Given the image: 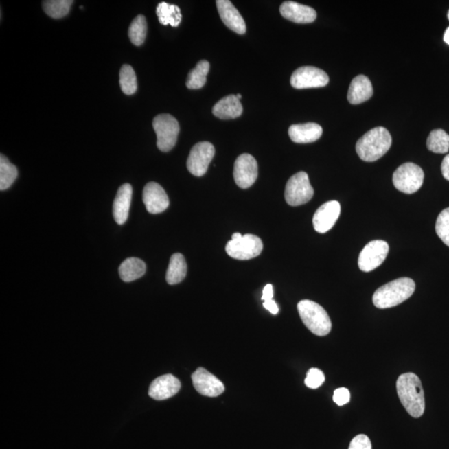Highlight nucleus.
Masks as SVG:
<instances>
[{
  "mask_svg": "<svg viewBox=\"0 0 449 449\" xmlns=\"http://www.w3.org/2000/svg\"><path fill=\"white\" fill-rule=\"evenodd\" d=\"M397 393L402 405L408 415L420 417L425 411L424 391L419 377L413 373H405L398 378Z\"/></svg>",
  "mask_w": 449,
  "mask_h": 449,
  "instance_id": "obj_1",
  "label": "nucleus"
},
{
  "mask_svg": "<svg viewBox=\"0 0 449 449\" xmlns=\"http://www.w3.org/2000/svg\"><path fill=\"white\" fill-rule=\"evenodd\" d=\"M415 290V283L412 279H397L380 287L373 295V303L379 309L392 308L407 301Z\"/></svg>",
  "mask_w": 449,
  "mask_h": 449,
  "instance_id": "obj_2",
  "label": "nucleus"
},
{
  "mask_svg": "<svg viewBox=\"0 0 449 449\" xmlns=\"http://www.w3.org/2000/svg\"><path fill=\"white\" fill-rule=\"evenodd\" d=\"M392 145V137L383 127L374 128L365 133L356 143V152L360 159L372 163L387 153Z\"/></svg>",
  "mask_w": 449,
  "mask_h": 449,
  "instance_id": "obj_3",
  "label": "nucleus"
},
{
  "mask_svg": "<svg viewBox=\"0 0 449 449\" xmlns=\"http://www.w3.org/2000/svg\"><path fill=\"white\" fill-rule=\"evenodd\" d=\"M299 316L310 332L318 336H325L332 329L328 313L317 303L304 299L297 305Z\"/></svg>",
  "mask_w": 449,
  "mask_h": 449,
  "instance_id": "obj_4",
  "label": "nucleus"
},
{
  "mask_svg": "<svg viewBox=\"0 0 449 449\" xmlns=\"http://www.w3.org/2000/svg\"><path fill=\"white\" fill-rule=\"evenodd\" d=\"M152 127L157 134V146L160 151L168 152L175 147L180 132L179 122L170 114H160L155 117Z\"/></svg>",
  "mask_w": 449,
  "mask_h": 449,
  "instance_id": "obj_5",
  "label": "nucleus"
},
{
  "mask_svg": "<svg viewBox=\"0 0 449 449\" xmlns=\"http://www.w3.org/2000/svg\"><path fill=\"white\" fill-rule=\"evenodd\" d=\"M423 169L412 163L402 164L393 175V183L397 190L413 194L419 190L424 183Z\"/></svg>",
  "mask_w": 449,
  "mask_h": 449,
  "instance_id": "obj_6",
  "label": "nucleus"
},
{
  "mask_svg": "<svg viewBox=\"0 0 449 449\" xmlns=\"http://www.w3.org/2000/svg\"><path fill=\"white\" fill-rule=\"evenodd\" d=\"M313 196L314 189L306 172H299L287 182L285 198L290 206L297 207L309 203Z\"/></svg>",
  "mask_w": 449,
  "mask_h": 449,
  "instance_id": "obj_7",
  "label": "nucleus"
},
{
  "mask_svg": "<svg viewBox=\"0 0 449 449\" xmlns=\"http://www.w3.org/2000/svg\"><path fill=\"white\" fill-rule=\"evenodd\" d=\"M262 250V239L252 234L242 235L236 241L231 240L226 246L228 255L236 260H241V261H246V260L258 257L259 255H261Z\"/></svg>",
  "mask_w": 449,
  "mask_h": 449,
  "instance_id": "obj_8",
  "label": "nucleus"
},
{
  "mask_svg": "<svg viewBox=\"0 0 449 449\" xmlns=\"http://www.w3.org/2000/svg\"><path fill=\"white\" fill-rule=\"evenodd\" d=\"M389 251L388 243L381 240L370 242L358 255V265L360 270L369 273L385 261Z\"/></svg>",
  "mask_w": 449,
  "mask_h": 449,
  "instance_id": "obj_9",
  "label": "nucleus"
},
{
  "mask_svg": "<svg viewBox=\"0 0 449 449\" xmlns=\"http://www.w3.org/2000/svg\"><path fill=\"white\" fill-rule=\"evenodd\" d=\"M330 78L324 70L312 66H304L295 71L290 84L297 89L322 88L329 84Z\"/></svg>",
  "mask_w": 449,
  "mask_h": 449,
  "instance_id": "obj_10",
  "label": "nucleus"
},
{
  "mask_svg": "<svg viewBox=\"0 0 449 449\" xmlns=\"http://www.w3.org/2000/svg\"><path fill=\"white\" fill-rule=\"evenodd\" d=\"M215 155L214 146L208 141L196 143L191 150L187 167L188 171L196 176L206 174L209 165Z\"/></svg>",
  "mask_w": 449,
  "mask_h": 449,
  "instance_id": "obj_11",
  "label": "nucleus"
},
{
  "mask_svg": "<svg viewBox=\"0 0 449 449\" xmlns=\"http://www.w3.org/2000/svg\"><path fill=\"white\" fill-rule=\"evenodd\" d=\"M234 179L236 185L242 189L249 188L258 176L257 161L250 154H242L235 160Z\"/></svg>",
  "mask_w": 449,
  "mask_h": 449,
  "instance_id": "obj_12",
  "label": "nucleus"
},
{
  "mask_svg": "<svg viewBox=\"0 0 449 449\" xmlns=\"http://www.w3.org/2000/svg\"><path fill=\"white\" fill-rule=\"evenodd\" d=\"M192 380L196 391L207 397H218L224 391L222 381L206 369L198 368L192 373Z\"/></svg>",
  "mask_w": 449,
  "mask_h": 449,
  "instance_id": "obj_13",
  "label": "nucleus"
},
{
  "mask_svg": "<svg viewBox=\"0 0 449 449\" xmlns=\"http://www.w3.org/2000/svg\"><path fill=\"white\" fill-rule=\"evenodd\" d=\"M143 200L146 209L151 214H159L169 207L168 196L163 187L157 183L146 185L143 192Z\"/></svg>",
  "mask_w": 449,
  "mask_h": 449,
  "instance_id": "obj_14",
  "label": "nucleus"
},
{
  "mask_svg": "<svg viewBox=\"0 0 449 449\" xmlns=\"http://www.w3.org/2000/svg\"><path fill=\"white\" fill-rule=\"evenodd\" d=\"M341 204L336 200L323 204L313 218L314 230L319 233H325L334 226L341 215Z\"/></svg>",
  "mask_w": 449,
  "mask_h": 449,
  "instance_id": "obj_15",
  "label": "nucleus"
},
{
  "mask_svg": "<svg viewBox=\"0 0 449 449\" xmlns=\"http://www.w3.org/2000/svg\"><path fill=\"white\" fill-rule=\"evenodd\" d=\"M180 389L181 383L177 378L172 374H165L152 382L148 395L153 400H165L176 395Z\"/></svg>",
  "mask_w": 449,
  "mask_h": 449,
  "instance_id": "obj_16",
  "label": "nucleus"
},
{
  "mask_svg": "<svg viewBox=\"0 0 449 449\" xmlns=\"http://www.w3.org/2000/svg\"><path fill=\"white\" fill-rule=\"evenodd\" d=\"M218 13L224 25L238 34H245L246 26L240 12L229 0L216 1Z\"/></svg>",
  "mask_w": 449,
  "mask_h": 449,
  "instance_id": "obj_17",
  "label": "nucleus"
},
{
  "mask_svg": "<svg viewBox=\"0 0 449 449\" xmlns=\"http://www.w3.org/2000/svg\"><path fill=\"white\" fill-rule=\"evenodd\" d=\"M282 17L297 23H310L316 21V11L312 8L293 1L284 2L279 8Z\"/></svg>",
  "mask_w": 449,
  "mask_h": 449,
  "instance_id": "obj_18",
  "label": "nucleus"
},
{
  "mask_svg": "<svg viewBox=\"0 0 449 449\" xmlns=\"http://www.w3.org/2000/svg\"><path fill=\"white\" fill-rule=\"evenodd\" d=\"M132 196L133 187L131 185L125 183L118 189L113 206V218L118 224H123L127 222L130 206H131Z\"/></svg>",
  "mask_w": 449,
  "mask_h": 449,
  "instance_id": "obj_19",
  "label": "nucleus"
},
{
  "mask_svg": "<svg viewBox=\"0 0 449 449\" xmlns=\"http://www.w3.org/2000/svg\"><path fill=\"white\" fill-rule=\"evenodd\" d=\"M373 93V86L369 78L365 75H358L349 85L347 97L350 104L356 105L368 101Z\"/></svg>",
  "mask_w": 449,
  "mask_h": 449,
  "instance_id": "obj_20",
  "label": "nucleus"
},
{
  "mask_svg": "<svg viewBox=\"0 0 449 449\" xmlns=\"http://www.w3.org/2000/svg\"><path fill=\"white\" fill-rule=\"evenodd\" d=\"M322 133L321 126L314 123L295 124L289 128L290 139L295 143H314L321 139Z\"/></svg>",
  "mask_w": 449,
  "mask_h": 449,
  "instance_id": "obj_21",
  "label": "nucleus"
},
{
  "mask_svg": "<svg viewBox=\"0 0 449 449\" xmlns=\"http://www.w3.org/2000/svg\"><path fill=\"white\" fill-rule=\"evenodd\" d=\"M243 112L242 105L238 97L229 95L222 98L216 102L212 113L220 119L227 120L234 119L242 115Z\"/></svg>",
  "mask_w": 449,
  "mask_h": 449,
  "instance_id": "obj_22",
  "label": "nucleus"
},
{
  "mask_svg": "<svg viewBox=\"0 0 449 449\" xmlns=\"http://www.w3.org/2000/svg\"><path fill=\"white\" fill-rule=\"evenodd\" d=\"M118 273L124 282H132L145 274L146 264L141 259L130 257L121 264Z\"/></svg>",
  "mask_w": 449,
  "mask_h": 449,
  "instance_id": "obj_23",
  "label": "nucleus"
},
{
  "mask_svg": "<svg viewBox=\"0 0 449 449\" xmlns=\"http://www.w3.org/2000/svg\"><path fill=\"white\" fill-rule=\"evenodd\" d=\"M187 266L183 255L176 253L172 255L166 275L169 285H176L186 277Z\"/></svg>",
  "mask_w": 449,
  "mask_h": 449,
  "instance_id": "obj_24",
  "label": "nucleus"
},
{
  "mask_svg": "<svg viewBox=\"0 0 449 449\" xmlns=\"http://www.w3.org/2000/svg\"><path fill=\"white\" fill-rule=\"evenodd\" d=\"M157 15L161 25L179 27L182 21L183 15L179 6L161 2L157 7Z\"/></svg>",
  "mask_w": 449,
  "mask_h": 449,
  "instance_id": "obj_25",
  "label": "nucleus"
},
{
  "mask_svg": "<svg viewBox=\"0 0 449 449\" xmlns=\"http://www.w3.org/2000/svg\"><path fill=\"white\" fill-rule=\"evenodd\" d=\"M209 70H210V64L207 60L200 61L188 74L186 82L187 88L189 89H202L206 84Z\"/></svg>",
  "mask_w": 449,
  "mask_h": 449,
  "instance_id": "obj_26",
  "label": "nucleus"
},
{
  "mask_svg": "<svg viewBox=\"0 0 449 449\" xmlns=\"http://www.w3.org/2000/svg\"><path fill=\"white\" fill-rule=\"evenodd\" d=\"M429 151L444 154L449 151V135L443 129H435L429 133L427 139Z\"/></svg>",
  "mask_w": 449,
  "mask_h": 449,
  "instance_id": "obj_27",
  "label": "nucleus"
},
{
  "mask_svg": "<svg viewBox=\"0 0 449 449\" xmlns=\"http://www.w3.org/2000/svg\"><path fill=\"white\" fill-rule=\"evenodd\" d=\"M18 176L17 168L5 155L0 156V190L9 189Z\"/></svg>",
  "mask_w": 449,
  "mask_h": 449,
  "instance_id": "obj_28",
  "label": "nucleus"
},
{
  "mask_svg": "<svg viewBox=\"0 0 449 449\" xmlns=\"http://www.w3.org/2000/svg\"><path fill=\"white\" fill-rule=\"evenodd\" d=\"M72 0H47L43 2V9L46 14L53 19H61L69 13Z\"/></svg>",
  "mask_w": 449,
  "mask_h": 449,
  "instance_id": "obj_29",
  "label": "nucleus"
},
{
  "mask_svg": "<svg viewBox=\"0 0 449 449\" xmlns=\"http://www.w3.org/2000/svg\"><path fill=\"white\" fill-rule=\"evenodd\" d=\"M148 32V23L143 15H139L133 19L128 30L130 41L134 45L140 46L145 41Z\"/></svg>",
  "mask_w": 449,
  "mask_h": 449,
  "instance_id": "obj_30",
  "label": "nucleus"
},
{
  "mask_svg": "<svg viewBox=\"0 0 449 449\" xmlns=\"http://www.w3.org/2000/svg\"><path fill=\"white\" fill-rule=\"evenodd\" d=\"M119 84L122 91L126 95H133L137 89V82L135 72L132 66L124 65L119 73Z\"/></svg>",
  "mask_w": 449,
  "mask_h": 449,
  "instance_id": "obj_31",
  "label": "nucleus"
},
{
  "mask_svg": "<svg viewBox=\"0 0 449 449\" xmlns=\"http://www.w3.org/2000/svg\"><path fill=\"white\" fill-rule=\"evenodd\" d=\"M436 233L445 245L449 246V207L444 209L437 218Z\"/></svg>",
  "mask_w": 449,
  "mask_h": 449,
  "instance_id": "obj_32",
  "label": "nucleus"
},
{
  "mask_svg": "<svg viewBox=\"0 0 449 449\" xmlns=\"http://www.w3.org/2000/svg\"><path fill=\"white\" fill-rule=\"evenodd\" d=\"M325 377L321 370L316 368L310 369L307 373L305 384L310 389H316L324 384Z\"/></svg>",
  "mask_w": 449,
  "mask_h": 449,
  "instance_id": "obj_33",
  "label": "nucleus"
},
{
  "mask_svg": "<svg viewBox=\"0 0 449 449\" xmlns=\"http://www.w3.org/2000/svg\"><path fill=\"white\" fill-rule=\"evenodd\" d=\"M349 449H372V444L367 435H358L350 442Z\"/></svg>",
  "mask_w": 449,
  "mask_h": 449,
  "instance_id": "obj_34",
  "label": "nucleus"
},
{
  "mask_svg": "<svg viewBox=\"0 0 449 449\" xmlns=\"http://www.w3.org/2000/svg\"><path fill=\"white\" fill-rule=\"evenodd\" d=\"M333 400L338 406L347 404L350 401V393L348 389L340 388L334 392Z\"/></svg>",
  "mask_w": 449,
  "mask_h": 449,
  "instance_id": "obj_35",
  "label": "nucleus"
},
{
  "mask_svg": "<svg viewBox=\"0 0 449 449\" xmlns=\"http://www.w3.org/2000/svg\"><path fill=\"white\" fill-rule=\"evenodd\" d=\"M273 285H270V284H268L265 286V288L263 290V295H262V299L264 302L268 301H271V299H273Z\"/></svg>",
  "mask_w": 449,
  "mask_h": 449,
  "instance_id": "obj_36",
  "label": "nucleus"
},
{
  "mask_svg": "<svg viewBox=\"0 0 449 449\" xmlns=\"http://www.w3.org/2000/svg\"><path fill=\"white\" fill-rule=\"evenodd\" d=\"M263 306L264 308L269 310L270 312L273 314H277L279 313V307L274 299L264 302Z\"/></svg>",
  "mask_w": 449,
  "mask_h": 449,
  "instance_id": "obj_37",
  "label": "nucleus"
},
{
  "mask_svg": "<svg viewBox=\"0 0 449 449\" xmlns=\"http://www.w3.org/2000/svg\"><path fill=\"white\" fill-rule=\"evenodd\" d=\"M441 171L444 179L449 181V154L444 157L441 165Z\"/></svg>",
  "mask_w": 449,
  "mask_h": 449,
  "instance_id": "obj_38",
  "label": "nucleus"
},
{
  "mask_svg": "<svg viewBox=\"0 0 449 449\" xmlns=\"http://www.w3.org/2000/svg\"><path fill=\"white\" fill-rule=\"evenodd\" d=\"M444 41L449 45V27H448L446 31H445Z\"/></svg>",
  "mask_w": 449,
  "mask_h": 449,
  "instance_id": "obj_39",
  "label": "nucleus"
},
{
  "mask_svg": "<svg viewBox=\"0 0 449 449\" xmlns=\"http://www.w3.org/2000/svg\"><path fill=\"white\" fill-rule=\"evenodd\" d=\"M242 235L241 233H239V232H236V233H234L231 236V240L232 241H236V240H239L241 238Z\"/></svg>",
  "mask_w": 449,
  "mask_h": 449,
  "instance_id": "obj_40",
  "label": "nucleus"
},
{
  "mask_svg": "<svg viewBox=\"0 0 449 449\" xmlns=\"http://www.w3.org/2000/svg\"><path fill=\"white\" fill-rule=\"evenodd\" d=\"M236 97H238L239 100H241V98H242L241 94H238V95H236Z\"/></svg>",
  "mask_w": 449,
  "mask_h": 449,
  "instance_id": "obj_41",
  "label": "nucleus"
},
{
  "mask_svg": "<svg viewBox=\"0 0 449 449\" xmlns=\"http://www.w3.org/2000/svg\"><path fill=\"white\" fill-rule=\"evenodd\" d=\"M448 21H449V10L448 12Z\"/></svg>",
  "mask_w": 449,
  "mask_h": 449,
  "instance_id": "obj_42",
  "label": "nucleus"
}]
</instances>
